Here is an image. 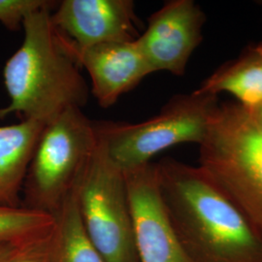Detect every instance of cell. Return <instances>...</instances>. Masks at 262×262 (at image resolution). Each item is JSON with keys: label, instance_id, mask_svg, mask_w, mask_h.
Here are the masks:
<instances>
[{"label": "cell", "instance_id": "obj_1", "mask_svg": "<svg viewBox=\"0 0 262 262\" xmlns=\"http://www.w3.org/2000/svg\"><path fill=\"white\" fill-rule=\"evenodd\" d=\"M157 165L169 219L192 262H262V239L198 166Z\"/></svg>", "mask_w": 262, "mask_h": 262}, {"label": "cell", "instance_id": "obj_2", "mask_svg": "<svg viewBox=\"0 0 262 262\" xmlns=\"http://www.w3.org/2000/svg\"><path fill=\"white\" fill-rule=\"evenodd\" d=\"M56 6L36 10L24 19L23 44L3 71L11 102L0 108V119L17 114L23 121L47 124L67 109H82L89 101L91 90L71 42L51 19Z\"/></svg>", "mask_w": 262, "mask_h": 262}, {"label": "cell", "instance_id": "obj_3", "mask_svg": "<svg viewBox=\"0 0 262 262\" xmlns=\"http://www.w3.org/2000/svg\"><path fill=\"white\" fill-rule=\"evenodd\" d=\"M198 167L262 239V137L240 104L215 108L199 145Z\"/></svg>", "mask_w": 262, "mask_h": 262}, {"label": "cell", "instance_id": "obj_4", "mask_svg": "<svg viewBox=\"0 0 262 262\" xmlns=\"http://www.w3.org/2000/svg\"><path fill=\"white\" fill-rule=\"evenodd\" d=\"M217 105V95L196 91L177 94L147 121L94 122L95 130L113 162L126 173L149 164L159 152L173 146L200 145Z\"/></svg>", "mask_w": 262, "mask_h": 262}, {"label": "cell", "instance_id": "obj_5", "mask_svg": "<svg viewBox=\"0 0 262 262\" xmlns=\"http://www.w3.org/2000/svg\"><path fill=\"white\" fill-rule=\"evenodd\" d=\"M94 122L69 108L41 133L23 187L21 206L54 215L75 188L97 146Z\"/></svg>", "mask_w": 262, "mask_h": 262}, {"label": "cell", "instance_id": "obj_6", "mask_svg": "<svg viewBox=\"0 0 262 262\" xmlns=\"http://www.w3.org/2000/svg\"><path fill=\"white\" fill-rule=\"evenodd\" d=\"M97 146L76 185L85 231L105 262H139L125 173L97 137Z\"/></svg>", "mask_w": 262, "mask_h": 262}, {"label": "cell", "instance_id": "obj_7", "mask_svg": "<svg viewBox=\"0 0 262 262\" xmlns=\"http://www.w3.org/2000/svg\"><path fill=\"white\" fill-rule=\"evenodd\" d=\"M139 262H192L164 206L154 162L125 173Z\"/></svg>", "mask_w": 262, "mask_h": 262}, {"label": "cell", "instance_id": "obj_8", "mask_svg": "<svg viewBox=\"0 0 262 262\" xmlns=\"http://www.w3.org/2000/svg\"><path fill=\"white\" fill-rule=\"evenodd\" d=\"M206 15L193 0H170L148 19L137 43L151 73L186 72L187 62L203 39Z\"/></svg>", "mask_w": 262, "mask_h": 262}, {"label": "cell", "instance_id": "obj_9", "mask_svg": "<svg viewBox=\"0 0 262 262\" xmlns=\"http://www.w3.org/2000/svg\"><path fill=\"white\" fill-rule=\"evenodd\" d=\"M57 30L81 50L139 37L132 0H62L51 13Z\"/></svg>", "mask_w": 262, "mask_h": 262}, {"label": "cell", "instance_id": "obj_10", "mask_svg": "<svg viewBox=\"0 0 262 262\" xmlns=\"http://www.w3.org/2000/svg\"><path fill=\"white\" fill-rule=\"evenodd\" d=\"M71 47L79 66L91 76V93L102 108L113 106L122 94L130 92L151 74L137 40L84 50L71 42Z\"/></svg>", "mask_w": 262, "mask_h": 262}, {"label": "cell", "instance_id": "obj_11", "mask_svg": "<svg viewBox=\"0 0 262 262\" xmlns=\"http://www.w3.org/2000/svg\"><path fill=\"white\" fill-rule=\"evenodd\" d=\"M46 123L24 120L0 126V206L20 207V192Z\"/></svg>", "mask_w": 262, "mask_h": 262}, {"label": "cell", "instance_id": "obj_12", "mask_svg": "<svg viewBox=\"0 0 262 262\" xmlns=\"http://www.w3.org/2000/svg\"><path fill=\"white\" fill-rule=\"evenodd\" d=\"M200 94L228 93L247 110L262 103V42L220 66L195 90Z\"/></svg>", "mask_w": 262, "mask_h": 262}, {"label": "cell", "instance_id": "obj_13", "mask_svg": "<svg viewBox=\"0 0 262 262\" xmlns=\"http://www.w3.org/2000/svg\"><path fill=\"white\" fill-rule=\"evenodd\" d=\"M53 215L56 262H105L85 231L76 187Z\"/></svg>", "mask_w": 262, "mask_h": 262}, {"label": "cell", "instance_id": "obj_14", "mask_svg": "<svg viewBox=\"0 0 262 262\" xmlns=\"http://www.w3.org/2000/svg\"><path fill=\"white\" fill-rule=\"evenodd\" d=\"M54 227L55 217L51 214L23 206H0V244L31 243Z\"/></svg>", "mask_w": 262, "mask_h": 262}, {"label": "cell", "instance_id": "obj_15", "mask_svg": "<svg viewBox=\"0 0 262 262\" xmlns=\"http://www.w3.org/2000/svg\"><path fill=\"white\" fill-rule=\"evenodd\" d=\"M56 4L49 0H0V23L9 30H18L28 14Z\"/></svg>", "mask_w": 262, "mask_h": 262}, {"label": "cell", "instance_id": "obj_16", "mask_svg": "<svg viewBox=\"0 0 262 262\" xmlns=\"http://www.w3.org/2000/svg\"><path fill=\"white\" fill-rule=\"evenodd\" d=\"M6 262H56L55 227L49 234L21 247Z\"/></svg>", "mask_w": 262, "mask_h": 262}, {"label": "cell", "instance_id": "obj_17", "mask_svg": "<svg viewBox=\"0 0 262 262\" xmlns=\"http://www.w3.org/2000/svg\"><path fill=\"white\" fill-rule=\"evenodd\" d=\"M29 244V243H28ZM28 245V244H26ZM26 245H14V244H0V262H6L18 253L19 249Z\"/></svg>", "mask_w": 262, "mask_h": 262}, {"label": "cell", "instance_id": "obj_18", "mask_svg": "<svg viewBox=\"0 0 262 262\" xmlns=\"http://www.w3.org/2000/svg\"><path fill=\"white\" fill-rule=\"evenodd\" d=\"M245 110L248 113V116L253 123L254 128L262 137V103L251 110H247V109Z\"/></svg>", "mask_w": 262, "mask_h": 262}, {"label": "cell", "instance_id": "obj_19", "mask_svg": "<svg viewBox=\"0 0 262 262\" xmlns=\"http://www.w3.org/2000/svg\"><path fill=\"white\" fill-rule=\"evenodd\" d=\"M261 4H262V1H261Z\"/></svg>", "mask_w": 262, "mask_h": 262}]
</instances>
